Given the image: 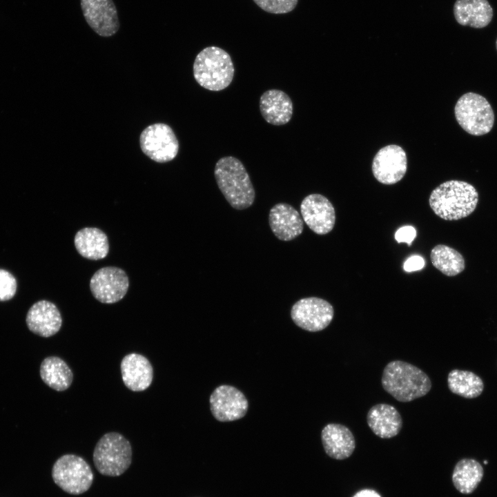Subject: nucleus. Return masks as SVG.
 <instances>
[{
	"label": "nucleus",
	"mask_w": 497,
	"mask_h": 497,
	"mask_svg": "<svg viewBox=\"0 0 497 497\" xmlns=\"http://www.w3.org/2000/svg\"><path fill=\"white\" fill-rule=\"evenodd\" d=\"M40 376L46 384L57 391L68 389L73 380L70 368L64 360L57 356H49L42 361Z\"/></svg>",
	"instance_id": "nucleus-23"
},
{
	"label": "nucleus",
	"mask_w": 497,
	"mask_h": 497,
	"mask_svg": "<svg viewBox=\"0 0 497 497\" xmlns=\"http://www.w3.org/2000/svg\"><path fill=\"white\" fill-rule=\"evenodd\" d=\"M416 236V231L412 226H402L395 233V239L398 242H406L409 246Z\"/></svg>",
	"instance_id": "nucleus-29"
},
{
	"label": "nucleus",
	"mask_w": 497,
	"mask_h": 497,
	"mask_svg": "<svg viewBox=\"0 0 497 497\" xmlns=\"http://www.w3.org/2000/svg\"><path fill=\"white\" fill-rule=\"evenodd\" d=\"M120 367L123 382L130 390L142 391L151 384L153 369L145 356L136 353L127 354Z\"/></svg>",
	"instance_id": "nucleus-17"
},
{
	"label": "nucleus",
	"mask_w": 497,
	"mask_h": 497,
	"mask_svg": "<svg viewBox=\"0 0 497 497\" xmlns=\"http://www.w3.org/2000/svg\"><path fill=\"white\" fill-rule=\"evenodd\" d=\"M84 18L101 37H110L119 28L117 11L113 0H81Z\"/></svg>",
	"instance_id": "nucleus-14"
},
{
	"label": "nucleus",
	"mask_w": 497,
	"mask_h": 497,
	"mask_svg": "<svg viewBox=\"0 0 497 497\" xmlns=\"http://www.w3.org/2000/svg\"><path fill=\"white\" fill-rule=\"evenodd\" d=\"M454 113L462 128L472 135L489 133L494 124V113L489 102L477 93L462 95L456 104Z\"/></svg>",
	"instance_id": "nucleus-6"
},
{
	"label": "nucleus",
	"mask_w": 497,
	"mask_h": 497,
	"mask_svg": "<svg viewBox=\"0 0 497 497\" xmlns=\"http://www.w3.org/2000/svg\"><path fill=\"white\" fill-rule=\"evenodd\" d=\"M478 202V193L471 184L449 180L440 184L431 193L429 203L434 213L448 221L470 215Z\"/></svg>",
	"instance_id": "nucleus-1"
},
{
	"label": "nucleus",
	"mask_w": 497,
	"mask_h": 497,
	"mask_svg": "<svg viewBox=\"0 0 497 497\" xmlns=\"http://www.w3.org/2000/svg\"><path fill=\"white\" fill-rule=\"evenodd\" d=\"M265 12L272 14H286L293 11L298 0H253Z\"/></svg>",
	"instance_id": "nucleus-27"
},
{
	"label": "nucleus",
	"mask_w": 497,
	"mask_h": 497,
	"mask_svg": "<svg viewBox=\"0 0 497 497\" xmlns=\"http://www.w3.org/2000/svg\"><path fill=\"white\" fill-rule=\"evenodd\" d=\"M54 483L65 492L79 495L91 487L94 475L90 466L81 456L64 454L59 457L52 468Z\"/></svg>",
	"instance_id": "nucleus-7"
},
{
	"label": "nucleus",
	"mask_w": 497,
	"mask_h": 497,
	"mask_svg": "<svg viewBox=\"0 0 497 497\" xmlns=\"http://www.w3.org/2000/svg\"><path fill=\"white\" fill-rule=\"evenodd\" d=\"M432 264L447 276H455L465 269L462 255L455 248L445 244L435 246L430 254Z\"/></svg>",
	"instance_id": "nucleus-26"
},
{
	"label": "nucleus",
	"mask_w": 497,
	"mask_h": 497,
	"mask_svg": "<svg viewBox=\"0 0 497 497\" xmlns=\"http://www.w3.org/2000/svg\"><path fill=\"white\" fill-rule=\"evenodd\" d=\"M381 382L388 393L402 402L422 397L431 388V380L422 370L402 360H393L385 366Z\"/></svg>",
	"instance_id": "nucleus-2"
},
{
	"label": "nucleus",
	"mask_w": 497,
	"mask_h": 497,
	"mask_svg": "<svg viewBox=\"0 0 497 497\" xmlns=\"http://www.w3.org/2000/svg\"><path fill=\"white\" fill-rule=\"evenodd\" d=\"M447 385L451 393L465 398H476L484 390V382L475 373L460 369H453L447 376Z\"/></svg>",
	"instance_id": "nucleus-25"
},
{
	"label": "nucleus",
	"mask_w": 497,
	"mask_h": 497,
	"mask_svg": "<svg viewBox=\"0 0 497 497\" xmlns=\"http://www.w3.org/2000/svg\"><path fill=\"white\" fill-rule=\"evenodd\" d=\"M129 280L126 272L116 266H105L97 270L90 280V289L94 298L101 303L113 304L126 294Z\"/></svg>",
	"instance_id": "nucleus-10"
},
{
	"label": "nucleus",
	"mask_w": 497,
	"mask_h": 497,
	"mask_svg": "<svg viewBox=\"0 0 497 497\" xmlns=\"http://www.w3.org/2000/svg\"><path fill=\"white\" fill-rule=\"evenodd\" d=\"M484 463H485V464H487V460H485V461H484Z\"/></svg>",
	"instance_id": "nucleus-32"
},
{
	"label": "nucleus",
	"mask_w": 497,
	"mask_h": 497,
	"mask_svg": "<svg viewBox=\"0 0 497 497\" xmlns=\"http://www.w3.org/2000/svg\"><path fill=\"white\" fill-rule=\"evenodd\" d=\"M139 144L142 152L158 163L173 160L179 150V142L174 131L163 123L146 127L140 135Z\"/></svg>",
	"instance_id": "nucleus-8"
},
{
	"label": "nucleus",
	"mask_w": 497,
	"mask_h": 497,
	"mask_svg": "<svg viewBox=\"0 0 497 497\" xmlns=\"http://www.w3.org/2000/svg\"><path fill=\"white\" fill-rule=\"evenodd\" d=\"M214 175L219 189L233 208L243 210L253 204L255 190L240 160L233 156L220 158L215 164Z\"/></svg>",
	"instance_id": "nucleus-3"
},
{
	"label": "nucleus",
	"mask_w": 497,
	"mask_h": 497,
	"mask_svg": "<svg viewBox=\"0 0 497 497\" xmlns=\"http://www.w3.org/2000/svg\"><path fill=\"white\" fill-rule=\"evenodd\" d=\"M193 76L204 88L220 91L231 83L235 68L231 57L224 49L208 46L202 50L193 63Z\"/></svg>",
	"instance_id": "nucleus-4"
},
{
	"label": "nucleus",
	"mask_w": 497,
	"mask_h": 497,
	"mask_svg": "<svg viewBox=\"0 0 497 497\" xmlns=\"http://www.w3.org/2000/svg\"><path fill=\"white\" fill-rule=\"evenodd\" d=\"M26 323L32 333L48 338L59 331L62 318L55 304L43 300L37 302L30 308L26 316Z\"/></svg>",
	"instance_id": "nucleus-16"
},
{
	"label": "nucleus",
	"mask_w": 497,
	"mask_h": 497,
	"mask_svg": "<svg viewBox=\"0 0 497 497\" xmlns=\"http://www.w3.org/2000/svg\"><path fill=\"white\" fill-rule=\"evenodd\" d=\"M17 291V280L8 271L0 269V301H7L14 297Z\"/></svg>",
	"instance_id": "nucleus-28"
},
{
	"label": "nucleus",
	"mask_w": 497,
	"mask_h": 497,
	"mask_svg": "<svg viewBox=\"0 0 497 497\" xmlns=\"http://www.w3.org/2000/svg\"><path fill=\"white\" fill-rule=\"evenodd\" d=\"M132 457L130 442L121 433L114 431L101 436L92 454L93 462L98 472L110 477L123 474L130 466Z\"/></svg>",
	"instance_id": "nucleus-5"
},
{
	"label": "nucleus",
	"mask_w": 497,
	"mask_h": 497,
	"mask_svg": "<svg viewBox=\"0 0 497 497\" xmlns=\"http://www.w3.org/2000/svg\"><path fill=\"white\" fill-rule=\"evenodd\" d=\"M209 401L212 414L220 422H230L243 418L248 407L243 393L226 384L217 387L211 393Z\"/></svg>",
	"instance_id": "nucleus-11"
},
{
	"label": "nucleus",
	"mask_w": 497,
	"mask_h": 497,
	"mask_svg": "<svg viewBox=\"0 0 497 497\" xmlns=\"http://www.w3.org/2000/svg\"><path fill=\"white\" fill-rule=\"evenodd\" d=\"M260 110L265 121L272 125L287 124L293 115V106L290 97L284 91L270 89L260 98Z\"/></svg>",
	"instance_id": "nucleus-18"
},
{
	"label": "nucleus",
	"mask_w": 497,
	"mask_h": 497,
	"mask_svg": "<svg viewBox=\"0 0 497 497\" xmlns=\"http://www.w3.org/2000/svg\"><path fill=\"white\" fill-rule=\"evenodd\" d=\"M353 497H381L379 494L372 489H362L357 492Z\"/></svg>",
	"instance_id": "nucleus-31"
},
{
	"label": "nucleus",
	"mask_w": 497,
	"mask_h": 497,
	"mask_svg": "<svg viewBox=\"0 0 497 497\" xmlns=\"http://www.w3.org/2000/svg\"><path fill=\"white\" fill-rule=\"evenodd\" d=\"M321 439L326 454L336 460L349 458L355 447L352 432L341 424L327 425L322 430Z\"/></svg>",
	"instance_id": "nucleus-19"
},
{
	"label": "nucleus",
	"mask_w": 497,
	"mask_h": 497,
	"mask_svg": "<svg viewBox=\"0 0 497 497\" xmlns=\"http://www.w3.org/2000/svg\"><path fill=\"white\" fill-rule=\"evenodd\" d=\"M496 49H497V39H496Z\"/></svg>",
	"instance_id": "nucleus-33"
},
{
	"label": "nucleus",
	"mask_w": 497,
	"mask_h": 497,
	"mask_svg": "<svg viewBox=\"0 0 497 497\" xmlns=\"http://www.w3.org/2000/svg\"><path fill=\"white\" fill-rule=\"evenodd\" d=\"M74 243L77 252L84 257L98 260L106 257L109 242L106 233L95 227H86L77 232Z\"/></svg>",
	"instance_id": "nucleus-22"
},
{
	"label": "nucleus",
	"mask_w": 497,
	"mask_h": 497,
	"mask_svg": "<svg viewBox=\"0 0 497 497\" xmlns=\"http://www.w3.org/2000/svg\"><path fill=\"white\" fill-rule=\"evenodd\" d=\"M454 14L462 26L483 28L491 22L493 9L487 0H456Z\"/></svg>",
	"instance_id": "nucleus-21"
},
{
	"label": "nucleus",
	"mask_w": 497,
	"mask_h": 497,
	"mask_svg": "<svg viewBox=\"0 0 497 497\" xmlns=\"http://www.w3.org/2000/svg\"><path fill=\"white\" fill-rule=\"evenodd\" d=\"M407 169L405 150L398 145H388L378 150L372 162L375 178L384 184H393L400 181Z\"/></svg>",
	"instance_id": "nucleus-12"
},
{
	"label": "nucleus",
	"mask_w": 497,
	"mask_h": 497,
	"mask_svg": "<svg viewBox=\"0 0 497 497\" xmlns=\"http://www.w3.org/2000/svg\"><path fill=\"white\" fill-rule=\"evenodd\" d=\"M425 264V260L421 256L413 255L405 262L403 268L407 272H412L421 270Z\"/></svg>",
	"instance_id": "nucleus-30"
},
{
	"label": "nucleus",
	"mask_w": 497,
	"mask_h": 497,
	"mask_svg": "<svg viewBox=\"0 0 497 497\" xmlns=\"http://www.w3.org/2000/svg\"><path fill=\"white\" fill-rule=\"evenodd\" d=\"M369 428L381 438H391L398 435L402 427V419L392 405L380 403L373 405L367 413Z\"/></svg>",
	"instance_id": "nucleus-20"
},
{
	"label": "nucleus",
	"mask_w": 497,
	"mask_h": 497,
	"mask_svg": "<svg viewBox=\"0 0 497 497\" xmlns=\"http://www.w3.org/2000/svg\"><path fill=\"white\" fill-rule=\"evenodd\" d=\"M484 475L483 466L473 458H462L455 465L452 482L461 494H471L481 482Z\"/></svg>",
	"instance_id": "nucleus-24"
},
{
	"label": "nucleus",
	"mask_w": 497,
	"mask_h": 497,
	"mask_svg": "<svg viewBox=\"0 0 497 497\" xmlns=\"http://www.w3.org/2000/svg\"><path fill=\"white\" fill-rule=\"evenodd\" d=\"M334 315L332 305L327 300L309 297L299 300L292 306L291 316L299 327L311 332L324 329Z\"/></svg>",
	"instance_id": "nucleus-9"
},
{
	"label": "nucleus",
	"mask_w": 497,
	"mask_h": 497,
	"mask_svg": "<svg viewBox=\"0 0 497 497\" xmlns=\"http://www.w3.org/2000/svg\"><path fill=\"white\" fill-rule=\"evenodd\" d=\"M269 222L276 237L282 241H291L303 231L304 223L298 211L286 203H278L270 210Z\"/></svg>",
	"instance_id": "nucleus-15"
},
{
	"label": "nucleus",
	"mask_w": 497,
	"mask_h": 497,
	"mask_svg": "<svg viewBox=\"0 0 497 497\" xmlns=\"http://www.w3.org/2000/svg\"><path fill=\"white\" fill-rule=\"evenodd\" d=\"M300 212L304 222L316 234H327L334 227L335 208L322 195L313 193L305 197L300 204Z\"/></svg>",
	"instance_id": "nucleus-13"
}]
</instances>
